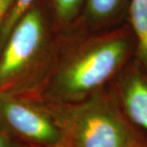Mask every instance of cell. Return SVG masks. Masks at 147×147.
I'll list each match as a JSON object with an SVG mask.
<instances>
[{"label":"cell","instance_id":"5b68a950","mask_svg":"<svg viewBox=\"0 0 147 147\" xmlns=\"http://www.w3.org/2000/svg\"><path fill=\"white\" fill-rule=\"evenodd\" d=\"M111 89L136 137L147 144V67L135 56Z\"/></svg>","mask_w":147,"mask_h":147},{"label":"cell","instance_id":"ba28073f","mask_svg":"<svg viewBox=\"0 0 147 147\" xmlns=\"http://www.w3.org/2000/svg\"><path fill=\"white\" fill-rule=\"evenodd\" d=\"M128 22L137 39L136 57L147 67V0H131Z\"/></svg>","mask_w":147,"mask_h":147},{"label":"cell","instance_id":"3957f363","mask_svg":"<svg viewBox=\"0 0 147 147\" xmlns=\"http://www.w3.org/2000/svg\"><path fill=\"white\" fill-rule=\"evenodd\" d=\"M40 101L71 147H128L136 137L111 86L77 102Z\"/></svg>","mask_w":147,"mask_h":147},{"label":"cell","instance_id":"8fae6325","mask_svg":"<svg viewBox=\"0 0 147 147\" xmlns=\"http://www.w3.org/2000/svg\"><path fill=\"white\" fill-rule=\"evenodd\" d=\"M0 147H28L21 142L14 140L4 131L0 129Z\"/></svg>","mask_w":147,"mask_h":147},{"label":"cell","instance_id":"7a4b0ae2","mask_svg":"<svg viewBox=\"0 0 147 147\" xmlns=\"http://www.w3.org/2000/svg\"><path fill=\"white\" fill-rule=\"evenodd\" d=\"M60 33L43 1L36 0L0 49V91L34 94L52 68Z\"/></svg>","mask_w":147,"mask_h":147},{"label":"cell","instance_id":"7c38bea8","mask_svg":"<svg viewBox=\"0 0 147 147\" xmlns=\"http://www.w3.org/2000/svg\"><path fill=\"white\" fill-rule=\"evenodd\" d=\"M128 147H147V144L143 142L142 140H139V138L135 137L132 140V142L129 143Z\"/></svg>","mask_w":147,"mask_h":147},{"label":"cell","instance_id":"8992f818","mask_svg":"<svg viewBox=\"0 0 147 147\" xmlns=\"http://www.w3.org/2000/svg\"><path fill=\"white\" fill-rule=\"evenodd\" d=\"M130 3L131 0H85L79 20L67 30L95 32L117 28L128 22Z\"/></svg>","mask_w":147,"mask_h":147},{"label":"cell","instance_id":"277c9868","mask_svg":"<svg viewBox=\"0 0 147 147\" xmlns=\"http://www.w3.org/2000/svg\"><path fill=\"white\" fill-rule=\"evenodd\" d=\"M0 129L28 147L65 142L41 101L31 95L0 91Z\"/></svg>","mask_w":147,"mask_h":147},{"label":"cell","instance_id":"4fadbf2b","mask_svg":"<svg viewBox=\"0 0 147 147\" xmlns=\"http://www.w3.org/2000/svg\"><path fill=\"white\" fill-rule=\"evenodd\" d=\"M39 147H71L70 145H68L66 142H62V143H57V144L54 145H48V146H39Z\"/></svg>","mask_w":147,"mask_h":147},{"label":"cell","instance_id":"6da1fadb","mask_svg":"<svg viewBox=\"0 0 147 147\" xmlns=\"http://www.w3.org/2000/svg\"><path fill=\"white\" fill-rule=\"evenodd\" d=\"M136 53L129 22L102 32H61L51 70L31 96L63 104L84 101L110 87Z\"/></svg>","mask_w":147,"mask_h":147},{"label":"cell","instance_id":"52a82bcc","mask_svg":"<svg viewBox=\"0 0 147 147\" xmlns=\"http://www.w3.org/2000/svg\"><path fill=\"white\" fill-rule=\"evenodd\" d=\"M59 32L71 29L79 20L85 0H42Z\"/></svg>","mask_w":147,"mask_h":147},{"label":"cell","instance_id":"30bf717a","mask_svg":"<svg viewBox=\"0 0 147 147\" xmlns=\"http://www.w3.org/2000/svg\"><path fill=\"white\" fill-rule=\"evenodd\" d=\"M16 0H0V29L10 14Z\"/></svg>","mask_w":147,"mask_h":147},{"label":"cell","instance_id":"9c48e42d","mask_svg":"<svg viewBox=\"0 0 147 147\" xmlns=\"http://www.w3.org/2000/svg\"><path fill=\"white\" fill-rule=\"evenodd\" d=\"M36 0H16L14 6L12 7L10 14L4 22L3 26L0 29V49L6 41L9 33L14 28L17 20L22 16V14L32 6Z\"/></svg>","mask_w":147,"mask_h":147}]
</instances>
